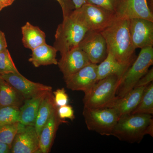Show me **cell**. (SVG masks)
<instances>
[{
    "instance_id": "6da1fadb",
    "label": "cell",
    "mask_w": 153,
    "mask_h": 153,
    "mask_svg": "<svg viewBox=\"0 0 153 153\" xmlns=\"http://www.w3.org/2000/svg\"><path fill=\"white\" fill-rule=\"evenodd\" d=\"M100 33L105 39L108 52L120 63L131 65L135 49L129 31V19L116 17L111 24Z\"/></svg>"
},
{
    "instance_id": "7a4b0ae2",
    "label": "cell",
    "mask_w": 153,
    "mask_h": 153,
    "mask_svg": "<svg viewBox=\"0 0 153 153\" xmlns=\"http://www.w3.org/2000/svg\"><path fill=\"white\" fill-rule=\"evenodd\" d=\"M153 135L152 115L131 113L120 117L112 134L120 140L129 143H139L145 135Z\"/></svg>"
},
{
    "instance_id": "3957f363",
    "label": "cell",
    "mask_w": 153,
    "mask_h": 153,
    "mask_svg": "<svg viewBox=\"0 0 153 153\" xmlns=\"http://www.w3.org/2000/svg\"><path fill=\"white\" fill-rule=\"evenodd\" d=\"M88 30L79 21L73 11L58 25L53 47L62 55L78 47Z\"/></svg>"
},
{
    "instance_id": "277c9868",
    "label": "cell",
    "mask_w": 153,
    "mask_h": 153,
    "mask_svg": "<svg viewBox=\"0 0 153 153\" xmlns=\"http://www.w3.org/2000/svg\"><path fill=\"white\" fill-rule=\"evenodd\" d=\"M120 80L115 75L98 80L91 90L85 94L82 100L84 107L89 108L108 107L116 97Z\"/></svg>"
},
{
    "instance_id": "5b68a950",
    "label": "cell",
    "mask_w": 153,
    "mask_h": 153,
    "mask_svg": "<svg viewBox=\"0 0 153 153\" xmlns=\"http://www.w3.org/2000/svg\"><path fill=\"white\" fill-rule=\"evenodd\" d=\"M153 63V47L142 48L136 59L134 60L120 79L117 91V97H122L132 89Z\"/></svg>"
},
{
    "instance_id": "8992f818",
    "label": "cell",
    "mask_w": 153,
    "mask_h": 153,
    "mask_svg": "<svg viewBox=\"0 0 153 153\" xmlns=\"http://www.w3.org/2000/svg\"><path fill=\"white\" fill-rule=\"evenodd\" d=\"M82 115L88 130L103 136H111L120 116L112 108L83 107Z\"/></svg>"
},
{
    "instance_id": "52a82bcc",
    "label": "cell",
    "mask_w": 153,
    "mask_h": 153,
    "mask_svg": "<svg viewBox=\"0 0 153 153\" xmlns=\"http://www.w3.org/2000/svg\"><path fill=\"white\" fill-rule=\"evenodd\" d=\"M73 12L88 31L93 32H101L116 18L114 13L87 3Z\"/></svg>"
},
{
    "instance_id": "ba28073f",
    "label": "cell",
    "mask_w": 153,
    "mask_h": 153,
    "mask_svg": "<svg viewBox=\"0 0 153 153\" xmlns=\"http://www.w3.org/2000/svg\"><path fill=\"white\" fill-rule=\"evenodd\" d=\"M78 47L85 52L91 63H100L107 56L106 41L100 32L88 31Z\"/></svg>"
},
{
    "instance_id": "9c48e42d",
    "label": "cell",
    "mask_w": 153,
    "mask_h": 153,
    "mask_svg": "<svg viewBox=\"0 0 153 153\" xmlns=\"http://www.w3.org/2000/svg\"><path fill=\"white\" fill-rule=\"evenodd\" d=\"M12 153H41L35 126L21 125L11 145Z\"/></svg>"
},
{
    "instance_id": "30bf717a",
    "label": "cell",
    "mask_w": 153,
    "mask_h": 153,
    "mask_svg": "<svg viewBox=\"0 0 153 153\" xmlns=\"http://www.w3.org/2000/svg\"><path fill=\"white\" fill-rule=\"evenodd\" d=\"M97 65L90 63L64 79L66 87L72 91L88 93L97 81Z\"/></svg>"
},
{
    "instance_id": "8fae6325",
    "label": "cell",
    "mask_w": 153,
    "mask_h": 153,
    "mask_svg": "<svg viewBox=\"0 0 153 153\" xmlns=\"http://www.w3.org/2000/svg\"><path fill=\"white\" fill-rule=\"evenodd\" d=\"M129 31L135 49L153 46V22L136 18L129 19Z\"/></svg>"
},
{
    "instance_id": "7c38bea8",
    "label": "cell",
    "mask_w": 153,
    "mask_h": 153,
    "mask_svg": "<svg viewBox=\"0 0 153 153\" xmlns=\"http://www.w3.org/2000/svg\"><path fill=\"white\" fill-rule=\"evenodd\" d=\"M1 76L21 94L25 100L52 90L51 86L31 81L21 73H10Z\"/></svg>"
},
{
    "instance_id": "4fadbf2b",
    "label": "cell",
    "mask_w": 153,
    "mask_h": 153,
    "mask_svg": "<svg viewBox=\"0 0 153 153\" xmlns=\"http://www.w3.org/2000/svg\"><path fill=\"white\" fill-rule=\"evenodd\" d=\"M116 18H140L153 22V15L147 0H122L115 13Z\"/></svg>"
},
{
    "instance_id": "5bb4252c",
    "label": "cell",
    "mask_w": 153,
    "mask_h": 153,
    "mask_svg": "<svg viewBox=\"0 0 153 153\" xmlns=\"http://www.w3.org/2000/svg\"><path fill=\"white\" fill-rule=\"evenodd\" d=\"M90 63L85 52L77 47L61 55L57 65L65 79Z\"/></svg>"
},
{
    "instance_id": "9a60e30c",
    "label": "cell",
    "mask_w": 153,
    "mask_h": 153,
    "mask_svg": "<svg viewBox=\"0 0 153 153\" xmlns=\"http://www.w3.org/2000/svg\"><path fill=\"white\" fill-rule=\"evenodd\" d=\"M58 107L55 108L51 116L41 129L39 136L41 153H49L52 149L57 130L60 124L67 123L57 114Z\"/></svg>"
},
{
    "instance_id": "2e32d148",
    "label": "cell",
    "mask_w": 153,
    "mask_h": 153,
    "mask_svg": "<svg viewBox=\"0 0 153 153\" xmlns=\"http://www.w3.org/2000/svg\"><path fill=\"white\" fill-rule=\"evenodd\" d=\"M146 86L134 88L123 96L116 97L108 107L114 108L120 116L131 113L139 103Z\"/></svg>"
},
{
    "instance_id": "e0dca14e",
    "label": "cell",
    "mask_w": 153,
    "mask_h": 153,
    "mask_svg": "<svg viewBox=\"0 0 153 153\" xmlns=\"http://www.w3.org/2000/svg\"><path fill=\"white\" fill-rule=\"evenodd\" d=\"M131 65L120 63L111 53L108 52L106 58L97 65V81L112 75H117L121 79Z\"/></svg>"
},
{
    "instance_id": "ac0fdd59",
    "label": "cell",
    "mask_w": 153,
    "mask_h": 153,
    "mask_svg": "<svg viewBox=\"0 0 153 153\" xmlns=\"http://www.w3.org/2000/svg\"><path fill=\"white\" fill-rule=\"evenodd\" d=\"M47 91L25 100L24 103L19 108L20 123L25 126H35L39 106Z\"/></svg>"
},
{
    "instance_id": "d6986e66",
    "label": "cell",
    "mask_w": 153,
    "mask_h": 153,
    "mask_svg": "<svg viewBox=\"0 0 153 153\" xmlns=\"http://www.w3.org/2000/svg\"><path fill=\"white\" fill-rule=\"evenodd\" d=\"M32 53L29 61L36 67L41 66L57 65L56 57L58 52L53 46L45 43L32 50Z\"/></svg>"
},
{
    "instance_id": "ffe728a7",
    "label": "cell",
    "mask_w": 153,
    "mask_h": 153,
    "mask_svg": "<svg viewBox=\"0 0 153 153\" xmlns=\"http://www.w3.org/2000/svg\"><path fill=\"white\" fill-rule=\"evenodd\" d=\"M21 30L22 43L25 48L33 50L46 43V34L38 27L27 22Z\"/></svg>"
},
{
    "instance_id": "44dd1931",
    "label": "cell",
    "mask_w": 153,
    "mask_h": 153,
    "mask_svg": "<svg viewBox=\"0 0 153 153\" xmlns=\"http://www.w3.org/2000/svg\"><path fill=\"white\" fill-rule=\"evenodd\" d=\"M57 107L55 103L52 91H47L41 102L34 126L38 136H39L43 126L49 119L53 111Z\"/></svg>"
},
{
    "instance_id": "7402d4cb",
    "label": "cell",
    "mask_w": 153,
    "mask_h": 153,
    "mask_svg": "<svg viewBox=\"0 0 153 153\" xmlns=\"http://www.w3.org/2000/svg\"><path fill=\"white\" fill-rule=\"evenodd\" d=\"M25 99L0 76V107L12 106L20 108Z\"/></svg>"
},
{
    "instance_id": "603a6c76",
    "label": "cell",
    "mask_w": 153,
    "mask_h": 153,
    "mask_svg": "<svg viewBox=\"0 0 153 153\" xmlns=\"http://www.w3.org/2000/svg\"><path fill=\"white\" fill-rule=\"evenodd\" d=\"M131 113L153 114V82L145 87L139 103Z\"/></svg>"
},
{
    "instance_id": "cb8c5ba5",
    "label": "cell",
    "mask_w": 153,
    "mask_h": 153,
    "mask_svg": "<svg viewBox=\"0 0 153 153\" xmlns=\"http://www.w3.org/2000/svg\"><path fill=\"white\" fill-rule=\"evenodd\" d=\"M19 108L16 107H0V125H10L20 122Z\"/></svg>"
},
{
    "instance_id": "d4e9b609",
    "label": "cell",
    "mask_w": 153,
    "mask_h": 153,
    "mask_svg": "<svg viewBox=\"0 0 153 153\" xmlns=\"http://www.w3.org/2000/svg\"><path fill=\"white\" fill-rule=\"evenodd\" d=\"M10 73H20L7 48L0 51V76Z\"/></svg>"
},
{
    "instance_id": "484cf974",
    "label": "cell",
    "mask_w": 153,
    "mask_h": 153,
    "mask_svg": "<svg viewBox=\"0 0 153 153\" xmlns=\"http://www.w3.org/2000/svg\"><path fill=\"white\" fill-rule=\"evenodd\" d=\"M22 124L20 122L12 124L0 125V141L10 146Z\"/></svg>"
},
{
    "instance_id": "4316f807",
    "label": "cell",
    "mask_w": 153,
    "mask_h": 153,
    "mask_svg": "<svg viewBox=\"0 0 153 153\" xmlns=\"http://www.w3.org/2000/svg\"><path fill=\"white\" fill-rule=\"evenodd\" d=\"M122 0H86V3L98 6L115 14Z\"/></svg>"
},
{
    "instance_id": "83f0119b",
    "label": "cell",
    "mask_w": 153,
    "mask_h": 153,
    "mask_svg": "<svg viewBox=\"0 0 153 153\" xmlns=\"http://www.w3.org/2000/svg\"><path fill=\"white\" fill-rule=\"evenodd\" d=\"M53 94L55 104L58 107L68 104V96L64 88L57 89Z\"/></svg>"
},
{
    "instance_id": "f1b7e54d",
    "label": "cell",
    "mask_w": 153,
    "mask_h": 153,
    "mask_svg": "<svg viewBox=\"0 0 153 153\" xmlns=\"http://www.w3.org/2000/svg\"><path fill=\"white\" fill-rule=\"evenodd\" d=\"M57 114L60 118L63 120L68 119L73 120L75 118L73 108L68 104L58 107Z\"/></svg>"
},
{
    "instance_id": "f546056e",
    "label": "cell",
    "mask_w": 153,
    "mask_h": 153,
    "mask_svg": "<svg viewBox=\"0 0 153 153\" xmlns=\"http://www.w3.org/2000/svg\"><path fill=\"white\" fill-rule=\"evenodd\" d=\"M60 4L62 13L63 18L68 16L75 9L74 4L72 0H56Z\"/></svg>"
},
{
    "instance_id": "4dcf8cb0",
    "label": "cell",
    "mask_w": 153,
    "mask_h": 153,
    "mask_svg": "<svg viewBox=\"0 0 153 153\" xmlns=\"http://www.w3.org/2000/svg\"><path fill=\"white\" fill-rule=\"evenodd\" d=\"M153 69L148 70L147 72L138 81L134 87L146 86L153 82Z\"/></svg>"
},
{
    "instance_id": "1f68e13d",
    "label": "cell",
    "mask_w": 153,
    "mask_h": 153,
    "mask_svg": "<svg viewBox=\"0 0 153 153\" xmlns=\"http://www.w3.org/2000/svg\"><path fill=\"white\" fill-rule=\"evenodd\" d=\"M7 48V44L4 33L0 30V51Z\"/></svg>"
},
{
    "instance_id": "d6a6232c",
    "label": "cell",
    "mask_w": 153,
    "mask_h": 153,
    "mask_svg": "<svg viewBox=\"0 0 153 153\" xmlns=\"http://www.w3.org/2000/svg\"><path fill=\"white\" fill-rule=\"evenodd\" d=\"M11 149L10 146L0 141V153H11Z\"/></svg>"
},
{
    "instance_id": "836d02e7",
    "label": "cell",
    "mask_w": 153,
    "mask_h": 153,
    "mask_svg": "<svg viewBox=\"0 0 153 153\" xmlns=\"http://www.w3.org/2000/svg\"><path fill=\"white\" fill-rule=\"evenodd\" d=\"M75 9L80 8L82 5L86 3V0H72Z\"/></svg>"
},
{
    "instance_id": "e575fe53",
    "label": "cell",
    "mask_w": 153,
    "mask_h": 153,
    "mask_svg": "<svg viewBox=\"0 0 153 153\" xmlns=\"http://www.w3.org/2000/svg\"><path fill=\"white\" fill-rule=\"evenodd\" d=\"M15 0H0V4H1L4 8L6 7L11 5Z\"/></svg>"
},
{
    "instance_id": "d590c367",
    "label": "cell",
    "mask_w": 153,
    "mask_h": 153,
    "mask_svg": "<svg viewBox=\"0 0 153 153\" xmlns=\"http://www.w3.org/2000/svg\"><path fill=\"white\" fill-rule=\"evenodd\" d=\"M3 9H4V7H3L1 5V4H0V12H1Z\"/></svg>"
}]
</instances>
